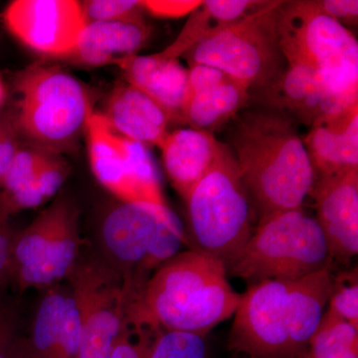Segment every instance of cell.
<instances>
[{"instance_id":"6da1fadb","label":"cell","mask_w":358,"mask_h":358,"mask_svg":"<svg viewBox=\"0 0 358 358\" xmlns=\"http://www.w3.org/2000/svg\"><path fill=\"white\" fill-rule=\"evenodd\" d=\"M333 289L331 268L250 285L234 313L228 348L249 358L298 357L307 352Z\"/></svg>"},{"instance_id":"7a4b0ae2","label":"cell","mask_w":358,"mask_h":358,"mask_svg":"<svg viewBox=\"0 0 358 358\" xmlns=\"http://www.w3.org/2000/svg\"><path fill=\"white\" fill-rule=\"evenodd\" d=\"M235 293L220 261L190 249L180 252L150 277L129 306L128 322L155 333L206 336L234 315Z\"/></svg>"},{"instance_id":"3957f363","label":"cell","mask_w":358,"mask_h":358,"mask_svg":"<svg viewBox=\"0 0 358 358\" xmlns=\"http://www.w3.org/2000/svg\"><path fill=\"white\" fill-rule=\"evenodd\" d=\"M230 143L260 218L303 207L317 176L293 121L267 109L248 110L237 117Z\"/></svg>"},{"instance_id":"277c9868","label":"cell","mask_w":358,"mask_h":358,"mask_svg":"<svg viewBox=\"0 0 358 358\" xmlns=\"http://www.w3.org/2000/svg\"><path fill=\"white\" fill-rule=\"evenodd\" d=\"M100 245L102 260L122 278L133 301L150 277L189 242L166 204L120 201L103 216Z\"/></svg>"},{"instance_id":"5b68a950","label":"cell","mask_w":358,"mask_h":358,"mask_svg":"<svg viewBox=\"0 0 358 358\" xmlns=\"http://www.w3.org/2000/svg\"><path fill=\"white\" fill-rule=\"evenodd\" d=\"M185 201L190 249L226 267L253 234V204L229 145L220 143L210 169Z\"/></svg>"},{"instance_id":"8992f818","label":"cell","mask_w":358,"mask_h":358,"mask_svg":"<svg viewBox=\"0 0 358 358\" xmlns=\"http://www.w3.org/2000/svg\"><path fill=\"white\" fill-rule=\"evenodd\" d=\"M278 39L288 66L319 73L336 95L358 103V42L345 26L317 8L315 0L284 1Z\"/></svg>"},{"instance_id":"52a82bcc","label":"cell","mask_w":358,"mask_h":358,"mask_svg":"<svg viewBox=\"0 0 358 358\" xmlns=\"http://www.w3.org/2000/svg\"><path fill=\"white\" fill-rule=\"evenodd\" d=\"M333 258L315 218L303 208L277 212L259 224L226 273L250 285L299 280L331 268Z\"/></svg>"},{"instance_id":"ba28073f","label":"cell","mask_w":358,"mask_h":358,"mask_svg":"<svg viewBox=\"0 0 358 358\" xmlns=\"http://www.w3.org/2000/svg\"><path fill=\"white\" fill-rule=\"evenodd\" d=\"M284 1H263L242 20L199 42L186 52L189 67L206 65L221 70L251 91L281 76L285 60L278 39L277 17Z\"/></svg>"},{"instance_id":"9c48e42d","label":"cell","mask_w":358,"mask_h":358,"mask_svg":"<svg viewBox=\"0 0 358 358\" xmlns=\"http://www.w3.org/2000/svg\"><path fill=\"white\" fill-rule=\"evenodd\" d=\"M16 124L49 152L70 147L86 131L91 100L81 82L58 68L32 67L18 76Z\"/></svg>"},{"instance_id":"30bf717a","label":"cell","mask_w":358,"mask_h":358,"mask_svg":"<svg viewBox=\"0 0 358 358\" xmlns=\"http://www.w3.org/2000/svg\"><path fill=\"white\" fill-rule=\"evenodd\" d=\"M81 244L76 208L55 200L16 234L11 281L20 292L57 286L76 267Z\"/></svg>"},{"instance_id":"8fae6325","label":"cell","mask_w":358,"mask_h":358,"mask_svg":"<svg viewBox=\"0 0 358 358\" xmlns=\"http://www.w3.org/2000/svg\"><path fill=\"white\" fill-rule=\"evenodd\" d=\"M71 293L81 317L77 358H110L128 326L129 296L124 281L102 259H79L71 273Z\"/></svg>"},{"instance_id":"7c38bea8","label":"cell","mask_w":358,"mask_h":358,"mask_svg":"<svg viewBox=\"0 0 358 358\" xmlns=\"http://www.w3.org/2000/svg\"><path fill=\"white\" fill-rule=\"evenodd\" d=\"M86 133L90 166L106 189L121 202L157 201L160 180L148 147L115 133L101 113L92 114Z\"/></svg>"},{"instance_id":"4fadbf2b","label":"cell","mask_w":358,"mask_h":358,"mask_svg":"<svg viewBox=\"0 0 358 358\" xmlns=\"http://www.w3.org/2000/svg\"><path fill=\"white\" fill-rule=\"evenodd\" d=\"M3 20L26 46L56 57L72 55L86 26L81 3L74 0H16Z\"/></svg>"},{"instance_id":"5bb4252c","label":"cell","mask_w":358,"mask_h":358,"mask_svg":"<svg viewBox=\"0 0 358 358\" xmlns=\"http://www.w3.org/2000/svg\"><path fill=\"white\" fill-rule=\"evenodd\" d=\"M254 92L264 109L308 127L320 117L355 105L336 95L319 73L301 66H287L274 82Z\"/></svg>"},{"instance_id":"9a60e30c","label":"cell","mask_w":358,"mask_h":358,"mask_svg":"<svg viewBox=\"0 0 358 358\" xmlns=\"http://www.w3.org/2000/svg\"><path fill=\"white\" fill-rule=\"evenodd\" d=\"M312 195L331 258L348 262L358 253V169L317 176Z\"/></svg>"},{"instance_id":"2e32d148","label":"cell","mask_w":358,"mask_h":358,"mask_svg":"<svg viewBox=\"0 0 358 358\" xmlns=\"http://www.w3.org/2000/svg\"><path fill=\"white\" fill-rule=\"evenodd\" d=\"M188 70L182 124L190 129L213 133L248 105L250 90L222 71L206 65Z\"/></svg>"},{"instance_id":"e0dca14e","label":"cell","mask_w":358,"mask_h":358,"mask_svg":"<svg viewBox=\"0 0 358 358\" xmlns=\"http://www.w3.org/2000/svg\"><path fill=\"white\" fill-rule=\"evenodd\" d=\"M81 334V317L72 293L52 287L37 308L26 352L30 358H77Z\"/></svg>"},{"instance_id":"ac0fdd59","label":"cell","mask_w":358,"mask_h":358,"mask_svg":"<svg viewBox=\"0 0 358 358\" xmlns=\"http://www.w3.org/2000/svg\"><path fill=\"white\" fill-rule=\"evenodd\" d=\"M303 143L317 178L357 171L358 103L313 122Z\"/></svg>"},{"instance_id":"d6986e66","label":"cell","mask_w":358,"mask_h":358,"mask_svg":"<svg viewBox=\"0 0 358 358\" xmlns=\"http://www.w3.org/2000/svg\"><path fill=\"white\" fill-rule=\"evenodd\" d=\"M131 85L166 113L169 124H182V107L187 89L189 70L178 59L148 56H129L117 64Z\"/></svg>"},{"instance_id":"ffe728a7","label":"cell","mask_w":358,"mask_h":358,"mask_svg":"<svg viewBox=\"0 0 358 358\" xmlns=\"http://www.w3.org/2000/svg\"><path fill=\"white\" fill-rule=\"evenodd\" d=\"M219 145L213 133L190 128L167 134L160 143L167 176L183 199L210 169Z\"/></svg>"},{"instance_id":"44dd1931","label":"cell","mask_w":358,"mask_h":358,"mask_svg":"<svg viewBox=\"0 0 358 358\" xmlns=\"http://www.w3.org/2000/svg\"><path fill=\"white\" fill-rule=\"evenodd\" d=\"M103 115L115 133L147 147L159 148L169 133L166 113L152 99L128 83L115 89Z\"/></svg>"},{"instance_id":"7402d4cb","label":"cell","mask_w":358,"mask_h":358,"mask_svg":"<svg viewBox=\"0 0 358 358\" xmlns=\"http://www.w3.org/2000/svg\"><path fill=\"white\" fill-rule=\"evenodd\" d=\"M150 29L145 22H95L85 26L72 55L90 67L117 64L136 55Z\"/></svg>"},{"instance_id":"603a6c76","label":"cell","mask_w":358,"mask_h":358,"mask_svg":"<svg viewBox=\"0 0 358 358\" xmlns=\"http://www.w3.org/2000/svg\"><path fill=\"white\" fill-rule=\"evenodd\" d=\"M263 1L252 0H207L197 7L186 21L178 38L159 55L178 59L199 42L208 38L226 26L242 20Z\"/></svg>"},{"instance_id":"cb8c5ba5","label":"cell","mask_w":358,"mask_h":358,"mask_svg":"<svg viewBox=\"0 0 358 358\" xmlns=\"http://www.w3.org/2000/svg\"><path fill=\"white\" fill-rule=\"evenodd\" d=\"M306 355L308 358H358L357 327L322 317Z\"/></svg>"},{"instance_id":"d4e9b609","label":"cell","mask_w":358,"mask_h":358,"mask_svg":"<svg viewBox=\"0 0 358 358\" xmlns=\"http://www.w3.org/2000/svg\"><path fill=\"white\" fill-rule=\"evenodd\" d=\"M51 157L50 154L42 150L29 148H18L0 181V187L2 188L0 196L7 199L21 190L34 186L39 171Z\"/></svg>"},{"instance_id":"484cf974","label":"cell","mask_w":358,"mask_h":358,"mask_svg":"<svg viewBox=\"0 0 358 358\" xmlns=\"http://www.w3.org/2000/svg\"><path fill=\"white\" fill-rule=\"evenodd\" d=\"M322 319L348 322L358 329L357 268L334 277V289Z\"/></svg>"},{"instance_id":"4316f807","label":"cell","mask_w":358,"mask_h":358,"mask_svg":"<svg viewBox=\"0 0 358 358\" xmlns=\"http://www.w3.org/2000/svg\"><path fill=\"white\" fill-rule=\"evenodd\" d=\"M150 358H210L206 336L164 331L157 334Z\"/></svg>"},{"instance_id":"83f0119b","label":"cell","mask_w":358,"mask_h":358,"mask_svg":"<svg viewBox=\"0 0 358 358\" xmlns=\"http://www.w3.org/2000/svg\"><path fill=\"white\" fill-rule=\"evenodd\" d=\"M85 24L95 22H145L138 0H87L80 2Z\"/></svg>"},{"instance_id":"f1b7e54d","label":"cell","mask_w":358,"mask_h":358,"mask_svg":"<svg viewBox=\"0 0 358 358\" xmlns=\"http://www.w3.org/2000/svg\"><path fill=\"white\" fill-rule=\"evenodd\" d=\"M23 343L18 334L15 307L0 293V358H20Z\"/></svg>"},{"instance_id":"f546056e","label":"cell","mask_w":358,"mask_h":358,"mask_svg":"<svg viewBox=\"0 0 358 358\" xmlns=\"http://www.w3.org/2000/svg\"><path fill=\"white\" fill-rule=\"evenodd\" d=\"M157 334L128 322L110 358H150Z\"/></svg>"},{"instance_id":"4dcf8cb0","label":"cell","mask_w":358,"mask_h":358,"mask_svg":"<svg viewBox=\"0 0 358 358\" xmlns=\"http://www.w3.org/2000/svg\"><path fill=\"white\" fill-rule=\"evenodd\" d=\"M8 211L0 196V289L11 281L13 253L16 234L9 225Z\"/></svg>"},{"instance_id":"1f68e13d","label":"cell","mask_w":358,"mask_h":358,"mask_svg":"<svg viewBox=\"0 0 358 358\" xmlns=\"http://www.w3.org/2000/svg\"><path fill=\"white\" fill-rule=\"evenodd\" d=\"M17 131L14 115H0V181L20 148Z\"/></svg>"},{"instance_id":"d6a6232c","label":"cell","mask_w":358,"mask_h":358,"mask_svg":"<svg viewBox=\"0 0 358 358\" xmlns=\"http://www.w3.org/2000/svg\"><path fill=\"white\" fill-rule=\"evenodd\" d=\"M203 1L197 0H145L143 10L162 18H179L192 14Z\"/></svg>"},{"instance_id":"836d02e7","label":"cell","mask_w":358,"mask_h":358,"mask_svg":"<svg viewBox=\"0 0 358 358\" xmlns=\"http://www.w3.org/2000/svg\"><path fill=\"white\" fill-rule=\"evenodd\" d=\"M317 8L341 25H357V0H315Z\"/></svg>"},{"instance_id":"e575fe53","label":"cell","mask_w":358,"mask_h":358,"mask_svg":"<svg viewBox=\"0 0 358 358\" xmlns=\"http://www.w3.org/2000/svg\"><path fill=\"white\" fill-rule=\"evenodd\" d=\"M4 96H6V91H4L3 85H2L1 80H0V106L3 103Z\"/></svg>"},{"instance_id":"d590c367","label":"cell","mask_w":358,"mask_h":358,"mask_svg":"<svg viewBox=\"0 0 358 358\" xmlns=\"http://www.w3.org/2000/svg\"><path fill=\"white\" fill-rule=\"evenodd\" d=\"M20 358H30L29 357H28L27 352H26L25 341H24V343H23L22 352H21V355H20Z\"/></svg>"},{"instance_id":"8d00e7d4","label":"cell","mask_w":358,"mask_h":358,"mask_svg":"<svg viewBox=\"0 0 358 358\" xmlns=\"http://www.w3.org/2000/svg\"><path fill=\"white\" fill-rule=\"evenodd\" d=\"M296 358H308L307 355H306V352H303V355H299Z\"/></svg>"}]
</instances>
